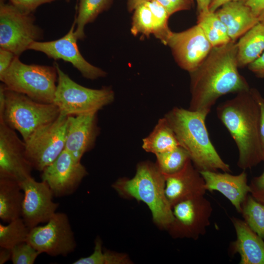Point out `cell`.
I'll list each match as a JSON object with an SVG mask.
<instances>
[{
	"mask_svg": "<svg viewBox=\"0 0 264 264\" xmlns=\"http://www.w3.org/2000/svg\"><path fill=\"white\" fill-rule=\"evenodd\" d=\"M234 41L213 47L199 67L190 73L189 110L207 113L221 96L250 88L238 71Z\"/></svg>",
	"mask_w": 264,
	"mask_h": 264,
	"instance_id": "cell-1",
	"label": "cell"
},
{
	"mask_svg": "<svg viewBox=\"0 0 264 264\" xmlns=\"http://www.w3.org/2000/svg\"><path fill=\"white\" fill-rule=\"evenodd\" d=\"M217 114L237 146L238 166L245 170L263 161L260 109L252 88L220 104Z\"/></svg>",
	"mask_w": 264,
	"mask_h": 264,
	"instance_id": "cell-2",
	"label": "cell"
},
{
	"mask_svg": "<svg viewBox=\"0 0 264 264\" xmlns=\"http://www.w3.org/2000/svg\"><path fill=\"white\" fill-rule=\"evenodd\" d=\"M206 113L175 107L164 117L180 146L188 153L199 171L230 172V166L220 157L209 138L205 125Z\"/></svg>",
	"mask_w": 264,
	"mask_h": 264,
	"instance_id": "cell-3",
	"label": "cell"
},
{
	"mask_svg": "<svg viewBox=\"0 0 264 264\" xmlns=\"http://www.w3.org/2000/svg\"><path fill=\"white\" fill-rule=\"evenodd\" d=\"M112 187L121 197L145 203L151 211L154 222L166 230L174 220L172 207L165 194V178L155 163H138L132 178L116 180Z\"/></svg>",
	"mask_w": 264,
	"mask_h": 264,
	"instance_id": "cell-4",
	"label": "cell"
},
{
	"mask_svg": "<svg viewBox=\"0 0 264 264\" xmlns=\"http://www.w3.org/2000/svg\"><path fill=\"white\" fill-rule=\"evenodd\" d=\"M60 115V110L54 103L36 101L4 86V109L0 121L18 131L23 141L40 128L55 121Z\"/></svg>",
	"mask_w": 264,
	"mask_h": 264,
	"instance_id": "cell-5",
	"label": "cell"
},
{
	"mask_svg": "<svg viewBox=\"0 0 264 264\" xmlns=\"http://www.w3.org/2000/svg\"><path fill=\"white\" fill-rule=\"evenodd\" d=\"M0 80L10 90L23 93L43 103H53L58 73L53 66L26 64L18 56L14 59Z\"/></svg>",
	"mask_w": 264,
	"mask_h": 264,
	"instance_id": "cell-6",
	"label": "cell"
},
{
	"mask_svg": "<svg viewBox=\"0 0 264 264\" xmlns=\"http://www.w3.org/2000/svg\"><path fill=\"white\" fill-rule=\"evenodd\" d=\"M58 80L53 103L63 115H78L97 112L114 99L110 87L93 89L84 87L71 79L55 62Z\"/></svg>",
	"mask_w": 264,
	"mask_h": 264,
	"instance_id": "cell-7",
	"label": "cell"
},
{
	"mask_svg": "<svg viewBox=\"0 0 264 264\" xmlns=\"http://www.w3.org/2000/svg\"><path fill=\"white\" fill-rule=\"evenodd\" d=\"M43 35L32 13H24L0 0V48L19 57L32 43L43 39Z\"/></svg>",
	"mask_w": 264,
	"mask_h": 264,
	"instance_id": "cell-8",
	"label": "cell"
},
{
	"mask_svg": "<svg viewBox=\"0 0 264 264\" xmlns=\"http://www.w3.org/2000/svg\"><path fill=\"white\" fill-rule=\"evenodd\" d=\"M67 123L68 116L60 114L24 141L26 156L33 169L42 172L65 150Z\"/></svg>",
	"mask_w": 264,
	"mask_h": 264,
	"instance_id": "cell-9",
	"label": "cell"
},
{
	"mask_svg": "<svg viewBox=\"0 0 264 264\" xmlns=\"http://www.w3.org/2000/svg\"><path fill=\"white\" fill-rule=\"evenodd\" d=\"M174 220L166 230L174 239L197 240L210 224L213 208L204 195L181 201L172 207Z\"/></svg>",
	"mask_w": 264,
	"mask_h": 264,
	"instance_id": "cell-10",
	"label": "cell"
},
{
	"mask_svg": "<svg viewBox=\"0 0 264 264\" xmlns=\"http://www.w3.org/2000/svg\"><path fill=\"white\" fill-rule=\"evenodd\" d=\"M26 242L51 256H66L77 246L68 216L62 212H56L44 225L30 229Z\"/></svg>",
	"mask_w": 264,
	"mask_h": 264,
	"instance_id": "cell-11",
	"label": "cell"
},
{
	"mask_svg": "<svg viewBox=\"0 0 264 264\" xmlns=\"http://www.w3.org/2000/svg\"><path fill=\"white\" fill-rule=\"evenodd\" d=\"M75 26L74 20L69 30L63 37L51 41L34 42L28 49L43 53L54 60H62L70 63L85 78L95 80L105 77L107 73L88 62L80 52L75 34Z\"/></svg>",
	"mask_w": 264,
	"mask_h": 264,
	"instance_id": "cell-12",
	"label": "cell"
},
{
	"mask_svg": "<svg viewBox=\"0 0 264 264\" xmlns=\"http://www.w3.org/2000/svg\"><path fill=\"white\" fill-rule=\"evenodd\" d=\"M164 45L170 48L178 65L189 73L199 67L213 47L198 24L181 32L171 31Z\"/></svg>",
	"mask_w": 264,
	"mask_h": 264,
	"instance_id": "cell-13",
	"label": "cell"
},
{
	"mask_svg": "<svg viewBox=\"0 0 264 264\" xmlns=\"http://www.w3.org/2000/svg\"><path fill=\"white\" fill-rule=\"evenodd\" d=\"M33 169L26 156L23 140L14 130L0 121V177L21 183L31 176Z\"/></svg>",
	"mask_w": 264,
	"mask_h": 264,
	"instance_id": "cell-14",
	"label": "cell"
},
{
	"mask_svg": "<svg viewBox=\"0 0 264 264\" xmlns=\"http://www.w3.org/2000/svg\"><path fill=\"white\" fill-rule=\"evenodd\" d=\"M23 192L21 217L30 229L47 222L57 212L59 204L53 201L48 184L36 181L32 176L20 183Z\"/></svg>",
	"mask_w": 264,
	"mask_h": 264,
	"instance_id": "cell-15",
	"label": "cell"
},
{
	"mask_svg": "<svg viewBox=\"0 0 264 264\" xmlns=\"http://www.w3.org/2000/svg\"><path fill=\"white\" fill-rule=\"evenodd\" d=\"M88 174L81 161L65 149L41 172V177L48 184L54 197H63L73 194Z\"/></svg>",
	"mask_w": 264,
	"mask_h": 264,
	"instance_id": "cell-16",
	"label": "cell"
},
{
	"mask_svg": "<svg viewBox=\"0 0 264 264\" xmlns=\"http://www.w3.org/2000/svg\"><path fill=\"white\" fill-rule=\"evenodd\" d=\"M97 113L68 116L65 149L78 161L95 145L99 133Z\"/></svg>",
	"mask_w": 264,
	"mask_h": 264,
	"instance_id": "cell-17",
	"label": "cell"
},
{
	"mask_svg": "<svg viewBox=\"0 0 264 264\" xmlns=\"http://www.w3.org/2000/svg\"><path fill=\"white\" fill-rule=\"evenodd\" d=\"M165 194L172 207L176 203L206 192L204 180L191 160L179 172L164 176Z\"/></svg>",
	"mask_w": 264,
	"mask_h": 264,
	"instance_id": "cell-18",
	"label": "cell"
},
{
	"mask_svg": "<svg viewBox=\"0 0 264 264\" xmlns=\"http://www.w3.org/2000/svg\"><path fill=\"white\" fill-rule=\"evenodd\" d=\"M200 172L204 180L206 191L220 193L230 201L237 211L241 213L242 204L251 190L245 170L237 175L218 171Z\"/></svg>",
	"mask_w": 264,
	"mask_h": 264,
	"instance_id": "cell-19",
	"label": "cell"
},
{
	"mask_svg": "<svg viewBox=\"0 0 264 264\" xmlns=\"http://www.w3.org/2000/svg\"><path fill=\"white\" fill-rule=\"evenodd\" d=\"M236 240L230 245L233 253H238L240 264H264V240L244 221L231 218Z\"/></svg>",
	"mask_w": 264,
	"mask_h": 264,
	"instance_id": "cell-20",
	"label": "cell"
},
{
	"mask_svg": "<svg viewBox=\"0 0 264 264\" xmlns=\"http://www.w3.org/2000/svg\"><path fill=\"white\" fill-rule=\"evenodd\" d=\"M215 13L226 27L232 41L242 36L259 22L258 17L245 4V1L227 2Z\"/></svg>",
	"mask_w": 264,
	"mask_h": 264,
	"instance_id": "cell-21",
	"label": "cell"
},
{
	"mask_svg": "<svg viewBox=\"0 0 264 264\" xmlns=\"http://www.w3.org/2000/svg\"><path fill=\"white\" fill-rule=\"evenodd\" d=\"M24 194L20 182L0 177V218L6 222L21 217Z\"/></svg>",
	"mask_w": 264,
	"mask_h": 264,
	"instance_id": "cell-22",
	"label": "cell"
},
{
	"mask_svg": "<svg viewBox=\"0 0 264 264\" xmlns=\"http://www.w3.org/2000/svg\"><path fill=\"white\" fill-rule=\"evenodd\" d=\"M237 44L239 67L248 65L264 51V23L259 22L240 38Z\"/></svg>",
	"mask_w": 264,
	"mask_h": 264,
	"instance_id": "cell-23",
	"label": "cell"
},
{
	"mask_svg": "<svg viewBox=\"0 0 264 264\" xmlns=\"http://www.w3.org/2000/svg\"><path fill=\"white\" fill-rule=\"evenodd\" d=\"M180 146L176 136L166 118L158 121L150 134L143 139L142 147L155 155L172 150Z\"/></svg>",
	"mask_w": 264,
	"mask_h": 264,
	"instance_id": "cell-24",
	"label": "cell"
},
{
	"mask_svg": "<svg viewBox=\"0 0 264 264\" xmlns=\"http://www.w3.org/2000/svg\"><path fill=\"white\" fill-rule=\"evenodd\" d=\"M112 0H80L76 16L75 34L78 40H83L86 36V25L93 22L98 16L108 9Z\"/></svg>",
	"mask_w": 264,
	"mask_h": 264,
	"instance_id": "cell-25",
	"label": "cell"
},
{
	"mask_svg": "<svg viewBox=\"0 0 264 264\" xmlns=\"http://www.w3.org/2000/svg\"><path fill=\"white\" fill-rule=\"evenodd\" d=\"M197 24L202 30L205 36L213 47L226 44L232 41L226 27L215 12L210 11L199 14Z\"/></svg>",
	"mask_w": 264,
	"mask_h": 264,
	"instance_id": "cell-26",
	"label": "cell"
},
{
	"mask_svg": "<svg viewBox=\"0 0 264 264\" xmlns=\"http://www.w3.org/2000/svg\"><path fill=\"white\" fill-rule=\"evenodd\" d=\"M155 164L164 175L176 174L181 171L191 160L188 152L181 146L155 155Z\"/></svg>",
	"mask_w": 264,
	"mask_h": 264,
	"instance_id": "cell-27",
	"label": "cell"
},
{
	"mask_svg": "<svg viewBox=\"0 0 264 264\" xmlns=\"http://www.w3.org/2000/svg\"><path fill=\"white\" fill-rule=\"evenodd\" d=\"M240 213L249 227L264 240V204L249 194L242 204Z\"/></svg>",
	"mask_w": 264,
	"mask_h": 264,
	"instance_id": "cell-28",
	"label": "cell"
},
{
	"mask_svg": "<svg viewBox=\"0 0 264 264\" xmlns=\"http://www.w3.org/2000/svg\"><path fill=\"white\" fill-rule=\"evenodd\" d=\"M29 231L22 217L7 225L0 223V247L12 249L17 244L26 242Z\"/></svg>",
	"mask_w": 264,
	"mask_h": 264,
	"instance_id": "cell-29",
	"label": "cell"
},
{
	"mask_svg": "<svg viewBox=\"0 0 264 264\" xmlns=\"http://www.w3.org/2000/svg\"><path fill=\"white\" fill-rule=\"evenodd\" d=\"M131 33L150 37L154 34V23L152 12L146 2L138 5L133 10L131 28Z\"/></svg>",
	"mask_w": 264,
	"mask_h": 264,
	"instance_id": "cell-30",
	"label": "cell"
},
{
	"mask_svg": "<svg viewBox=\"0 0 264 264\" xmlns=\"http://www.w3.org/2000/svg\"><path fill=\"white\" fill-rule=\"evenodd\" d=\"M150 8L153 16L154 36L163 44L171 31L168 26V19L170 16L164 7L154 0L145 2Z\"/></svg>",
	"mask_w": 264,
	"mask_h": 264,
	"instance_id": "cell-31",
	"label": "cell"
},
{
	"mask_svg": "<svg viewBox=\"0 0 264 264\" xmlns=\"http://www.w3.org/2000/svg\"><path fill=\"white\" fill-rule=\"evenodd\" d=\"M41 253L27 242L12 249L11 261L13 264H33Z\"/></svg>",
	"mask_w": 264,
	"mask_h": 264,
	"instance_id": "cell-32",
	"label": "cell"
},
{
	"mask_svg": "<svg viewBox=\"0 0 264 264\" xmlns=\"http://www.w3.org/2000/svg\"><path fill=\"white\" fill-rule=\"evenodd\" d=\"M93 252L88 257H82L76 260L73 264H104L102 242L97 237L95 240Z\"/></svg>",
	"mask_w": 264,
	"mask_h": 264,
	"instance_id": "cell-33",
	"label": "cell"
},
{
	"mask_svg": "<svg viewBox=\"0 0 264 264\" xmlns=\"http://www.w3.org/2000/svg\"><path fill=\"white\" fill-rule=\"evenodd\" d=\"M56 0H9V2L20 11L32 14L40 5Z\"/></svg>",
	"mask_w": 264,
	"mask_h": 264,
	"instance_id": "cell-34",
	"label": "cell"
},
{
	"mask_svg": "<svg viewBox=\"0 0 264 264\" xmlns=\"http://www.w3.org/2000/svg\"><path fill=\"white\" fill-rule=\"evenodd\" d=\"M162 5L170 16L178 11L190 8L192 0H154Z\"/></svg>",
	"mask_w": 264,
	"mask_h": 264,
	"instance_id": "cell-35",
	"label": "cell"
},
{
	"mask_svg": "<svg viewBox=\"0 0 264 264\" xmlns=\"http://www.w3.org/2000/svg\"><path fill=\"white\" fill-rule=\"evenodd\" d=\"M249 185L250 194L256 200L264 204V170L261 175L252 179Z\"/></svg>",
	"mask_w": 264,
	"mask_h": 264,
	"instance_id": "cell-36",
	"label": "cell"
},
{
	"mask_svg": "<svg viewBox=\"0 0 264 264\" xmlns=\"http://www.w3.org/2000/svg\"><path fill=\"white\" fill-rule=\"evenodd\" d=\"M253 93L259 104L260 109V141L262 151L263 160L264 161V97L255 88H252Z\"/></svg>",
	"mask_w": 264,
	"mask_h": 264,
	"instance_id": "cell-37",
	"label": "cell"
},
{
	"mask_svg": "<svg viewBox=\"0 0 264 264\" xmlns=\"http://www.w3.org/2000/svg\"><path fill=\"white\" fill-rule=\"evenodd\" d=\"M16 56L12 52L0 48V76L9 68Z\"/></svg>",
	"mask_w": 264,
	"mask_h": 264,
	"instance_id": "cell-38",
	"label": "cell"
},
{
	"mask_svg": "<svg viewBox=\"0 0 264 264\" xmlns=\"http://www.w3.org/2000/svg\"><path fill=\"white\" fill-rule=\"evenodd\" d=\"M248 66L249 69L257 77L264 79V51L257 59Z\"/></svg>",
	"mask_w": 264,
	"mask_h": 264,
	"instance_id": "cell-39",
	"label": "cell"
},
{
	"mask_svg": "<svg viewBox=\"0 0 264 264\" xmlns=\"http://www.w3.org/2000/svg\"><path fill=\"white\" fill-rule=\"evenodd\" d=\"M245 3L257 17L264 9V0H246Z\"/></svg>",
	"mask_w": 264,
	"mask_h": 264,
	"instance_id": "cell-40",
	"label": "cell"
},
{
	"mask_svg": "<svg viewBox=\"0 0 264 264\" xmlns=\"http://www.w3.org/2000/svg\"><path fill=\"white\" fill-rule=\"evenodd\" d=\"M12 257V249L0 247V264L6 263Z\"/></svg>",
	"mask_w": 264,
	"mask_h": 264,
	"instance_id": "cell-41",
	"label": "cell"
},
{
	"mask_svg": "<svg viewBox=\"0 0 264 264\" xmlns=\"http://www.w3.org/2000/svg\"><path fill=\"white\" fill-rule=\"evenodd\" d=\"M245 1L246 0H211L209 6V11L215 12L218 8L220 7L224 4L232 1Z\"/></svg>",
	"mask_w": 264,
	"mask_h": 264,
	"instance_id": "cell-42",
	"label": "cell"
},
{
	"mask_svg": "<svg viewBox=\"0 0 264 264\" xmlns=\"http://www.w3.org/2000/svg\"><path fill=\"white\" fill-rule=\"evenodd\" d=\"M198 14L204 13L209 11L211 0H196Z\"/></svg>",
	"mask_w": 264,
	"mask_h": 264,
	"instance_id": "cell-43",
	"label": "cell"
},
{
	"mask_svg": "<svg viewBox=\"0 0 264 264\" xmlns=\"http://www.w3.org/2000/svg\"><path fill=\"white\" fill-rule=\"evenodd\" d=\"M151 0H127V8L129 11L132 12L140 4Z\"/></svg>",
	"mask_w": 264,
	"mask_h": 264,
	"instance_id": "cell-44",
	"label": "cell"
},
{
	"mask_svg": "<svg viewBox=\"0 0 264 264\" xmlns=\"http://www.w3.org/2000/svg\"><path fill=\"white\" fill-rule=\"evenodd\" d=\"M258 18L259 22L264 23V9L259 15Z\"/></svg>",
	"mask_w": 264,
	"mask_h": 264,
	"instance_id": "cell-45",
	"label": "cell"
},
{
	"mask_svg": "<svg viewBox=\"0 0 264 264\" xmlns=\"http://www.w3.org/2000/svg\"><path fill=\"white\" fill-rule=\"evenodd\" d=\"M67 1H69V0H67Z\"/></svg>",
	"mask_w": 264,
	"mask_h": 264,
	"instance_id": "cell-46",
	"label": "cell"
}]
</instances>
